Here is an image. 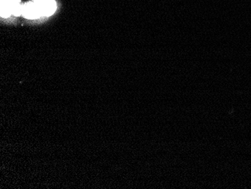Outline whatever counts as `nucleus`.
<instances>
[{"mask_svg":"<svg viewBox=\"0 0 251 189\" xmlns=\"http://www.w3.org/2000/svg\"><path fill=\"white\" fill-rule=\"evenodd\" d=\"M35 2L42 16H50L56 11V5L54 0H36Z\"/></svg>","mask_w":251,"mask_h":189,"instance_id":"obj_1","label":"nucleus"},{"mask_svg":"<svg viewBox=\"0 0 251 189\" xmlns=\"http://www.w3.org/2000/svg\"><path fill=\"white\" fill-rule=\"evenodd\" d=\"M21 0H1V16L8 18L13 15V11L17 5H20Z\"/></svg>","mask_w":251,"mask_h":189,"instance_id":"obj_2","label":"nucleus"},{"mask_svg":"<svg viewBox=\"0 0 251 189\" xmlns=\"http://www.w3.org/2000/svg\"><path fill=\"white\" fill-rule=\"evenodd\" d=\"M22 15L29 19H36L42 16L36 2H28L23 5Z\"/></svg>","mask_w":251,"mask_h":189,"instance_id":"obj_3","label":"nucleus"}]
</instances>
